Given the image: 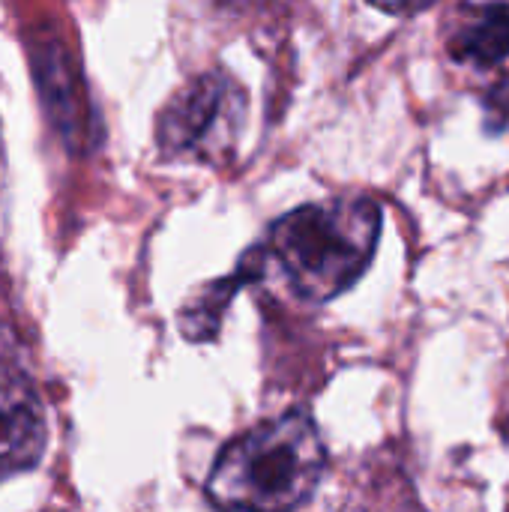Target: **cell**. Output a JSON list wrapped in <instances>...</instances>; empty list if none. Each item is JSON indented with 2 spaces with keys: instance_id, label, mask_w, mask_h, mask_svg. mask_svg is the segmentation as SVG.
Returning <instances> with one entry per match:
<instances>
[{
  "instance_id": "obj_1",
  "label": "cell",
  "mask_w": 509,
  "mask_h": 512,
  "mask_svg": "<svg viewBox=\"0 0 509 512\" xmlns=\"http://www.w3.org/2000/svg\"><path fill=\"white\" fill-rule=\"evenodd\" d=\"M381 237V207L369 195H339L282 213L261 243L288 291L303 303H330L372 264Z\"/></svg>"
},
{
  "instance_id": "obj_2",
  "label": "cell",
  "mask_w": 509,
  "mask_h": 512,
  "mask_svg": "<svg viewBox=\"0 0 509 512\" xmlns=\"http://www.w3.org/2000/svg\"><path fill=\"white\" fill-rule=\"evenodd\" d=\"M327 471V447L306 411H288L228 441L207 477V501L222 512H294Z\"/></svg>"
},
{
  "instance_id": "obj_3",
  "label": "cell",
  "mask_w": 509,
  "mask_h": 512,
  "mask_svg": "<svg viewBox=\"0 0 509 512\" xmlns=\"http://www.w3.org/2000/svg\"><path fill=\"white\" fill-rule=\"evenodd\" d=\"M246 114V90L225 69L186 81L156 117V147L168 159L219 162L234 150Z\"/></svg>"
},
{
  "instance_id": "obj_4",
  "label": "cell",
  "mask_w": 509,
  "mask_h": 512,
  "mask_svg": "<svg viewBox=\"0 0 509 512\" xmlns=\"http://www.w3.org/2000/svg\"><path fill=\"white\" fill-rule=\"evenodd\" d=\"M48 447L45 408L33 384L0 363V483L33 471Z\"/></svg>"
},
{
  "instance_id": "obj_5",
  "label": "cell",
  "mask_w": 509,
  "mask_h": 512,
  "mask_svg": "<svg viewBox=\"0 0 509 512\" xmlns=\"http://www.w3.org/2000/svg\"><path fill=\"white\" fill-rule=\"evenodd\" d=\"M33 60V78L42 90V105L48 120L57 126V132L75 147L87 138V96L81 87V78L75 66H69V54L57 42H45L30 48Z\"/></svg>"
},
{
  "instance_id": "obj_6",
  "label": "cell",
  "mask_w": 509,
  "mask_h": 512,
  "mask_svg": "<svg viewBox=\"0 0 509 512\" xmlns=\"http://www.w3.org/2000/svg\"><path fill=\"white\" fill-rule=\"evenodd\" d=\"M267 270V255L258 246H252L234 267L231 276L225 279H213L207 285H201L177 312V330L183 333V339L189 342H210L219 336L225 312L234 300V294L252 282H258Z\"/></svg>"
},
{
  "instance_id": "obj_7",
  "label": "cell",
  "mask_w": 509,
  "mask_h": 512,
  "mask_svg": "<svg viewBox=\"0 0 509 512\" xmlns=\"http://www.w3.org/2000/svg\"><path fill=\"white\" fill-rule=\"evenodd\" d=\"M450 57L477 69H492L509 57V6H468L450 30Z\"/></svg>"
},
{
  "instance_id": "obj_8",
  "label": "cell",
  "mask_w": 509,
  "mask_h": 512,
  "mask_svg": "<svg viewBox=\"0 0 509 512\" xmlns=\"http://www.w3.org/2000/svg\"><path fill=\"white\" fill-rule=\"evenodd\" d=\"M486 105V120H489V132H501L509 126V78L498 81L495 87L486 90L483 96Z\"/></svg>"
}]
</instances>
